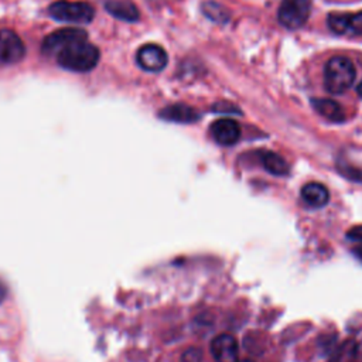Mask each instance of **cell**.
Here are the masks:
<instances>
[{"label":"cell","instance_id":"obj_1","mask_svg":"<svg viewBox=\"0 0 362 362\" xmlns=\"http://www.w3.org/2000/svg\"><path fill=\"white\" fill-rule=\"evenodd\" d=\"M356 76L354 62L344 55L329 58L324 66V86L332 95L344 93L351 88Z\"/></svg>","mask_w":362,"mask_h":362},{"label":"cell","instance_id":"obj_2","mask_svg":"<svg viewBox=\"0 0 362 362\" xmlns=\"http://www.w3.org/2000/svg\"><path fill=\"white\" fill-rule=\"evenodd\" d=\"M58 64L74 72H88L93 69L99 61V49L85 41L71 44L57 55Z\"/></svg>","mask_w":362,"mask_h":362},{"label":"cell","instance_id":"obj_3","mask_svg":"<svg viewBox=\"0 0 362 362\" xmlns=\"http://www.w3.org/2000/svg\"><path fill=\"white\" fill-rule=\"evenodd\" d=\"M48 14L58 21L85 24L92 21L95 10L90 4L83 1L58 0L48 7Z\"/></svg>","mask_w":362,"mask_h":362},{"label":"cell","instance_id":"obj_4","mask_svg":"<svg viewBox=\"0 0 362 362\" xmlns=\"http://www.w3.org/2000/svg\"><path fill=\"white\" fill-rule=\"evenodd\" d=\"M313 0H283L279 7V21L288 30H297L305 24L311 13Z\"/></svg>","mask_w":362,"mask_h":362},{"label":"cell","instance_id":"obj_5","mask_svg":"<svg viewBox=\"0 0 362 362\" xmlns=\"http://www.w3.org/2000/svg\"><path fill=\"white\" fill-rule=\"evenodd\" d=\"M88 37L86 31L82 28H61L45 37L41 49L45 55H58L64 48L71 44L85 41Z\"/></svg>","mask_w":362,"mask_h":362},{"label":"cell","instance_id":"obj_6","mask_svg":"<svg viewBox=\"0 0 362 362\" xmlns=\"http://www.w3.org/2000/svg\"><path fill=\"white\" fill-rule=\"evenodd\" d=\"M25 55V47L21 38L11 30H0V65H13Z\"/></svg>","mask_w":362,"mask_h":362},{"label":"cell","instance_id":"obj_7","mask_svg":"<svg viewBox=\"0 0 362 362\" xmlns=\"http://www.w3.org/2000/svg\"><path fill=\"white\" fill-rule=\"evenodd\" d=\"M329 30L338 35H362V11L358 13H331L327 17Z\"/></svg>","mask_w":362,"mask_h":362},{"label":"cell","instance_id":"obj_8","mask_svg":"<svg viewBox=\"0 0 362 362\" xmlns=\"http://www.w3.org/2000/svg\"><path fill=\"white\" fill-rule=\"evenodd\" d=\"M137 65L147 72H160L165 68L168 57L164 48L157 44H144L136 54Z\"/></svg>","mask_w":362,"mask_h":362},{"label":"cell","instance_id":"obj_9","mask_svg":"<svg viewBox=\"0 0 362 362\" xmlns=\"http://www.w3.org/2000/svg\"><path fill=\"white\" fill-rule=\"evenodd\" d=\"M211 134L221 146H232L240 137V126L233 119H218L211 124Z\"/></svg>","mask_w":362,"mask_h":362},{"label":"cell","instance_id":"obj_10","mask_svg":"<svg viewBox=\"0 0 362 362\" xmlns=\"http://www.w3.org/2000/svg\"><path fill=\"white\" fill-rule=\"evenodd\" d=\"M211 354L216 362H238V342L230 334H219L211 342Z\"/></svg>","mask_w":362,"mask_h":362},{"label":"cell","instance_id":"obj_11","mask_svg":"<svg viewBox=\"0 0 362 362\" xmlns=\"http://www.w3.org/2000/svg\"><path fill=\"white\" fill-rule=\"evenodd\" d=\"M160 117L167 122H175V123H192L199 119V113L184 103H175L170 105L160 112Z\"/></svg>","mask_w":362,"mask_h":362},{"label":"cell","instance_id":"obj_12","mask_svg":"<svg viewBox=\"0 0 362 362\" xmlns=\"http://www.w3.org/2000/svg\"><path fill=\"white\" fill-rule=\"evenodd\" d=\"M105 8L115 18L123 21H136L139 20V10L130 0H106Z\"/></svg>","mask_w":362,"mask_h":362},{"label":"cell","instance_id":"obj_13","mask_svg":"<svg viewBox=\"0 0 362 362\" xmlns=\"http://www.w3.org/2000/svg\"><path fill=\"white\" fill-rule=\"evenodd\" d=\"M301 198L304 199V202L307 205L320 208V206H324L325 204H328L329 192H328L327 187L321 182H307L301 188Z\"/></svg>","mask_w":362,"mask_h":362},{"label":"cell","instance_id":"obj_14","mask_svg":"<svg viewBox=\"0 0 362 362\" xmlns=\"http://www.w3.org/2000/svg\"><path fill=\"white\" fill-rule=\"evenodd\" d=\"M311 106L320 116L325 117L329 122L339 123L345 120V112L342 106L332 99H313Z\"/></svg>","mask_w":362,"mask_h":362},{"label":"cell","instance_id":"obj_15","mask_svg":"<svg viewBox=\"0 0 362 362\" xmlns=\"http://www.w3.org/2000/svg\"><path fill=\"white\" fill-rule=\"evenodd\" d=\"M262 165L266 171L274 175H287L290 171L288 163L274 151H264L260 154Z\"/></svg>","mask_w":362,"mask_h":362},{"label":"cell","instance_id":"obj_16","mask_svg":"<svg viewBox=\"0 0 362 362\" xmlns=\"http://www.w3.org/2000/svg\"><path fill=\"white\" fill-rule=\"evenodd\" d=\"M202 13L212 21L225 24L229 21V11L219 3L215 1H205L202 4Z\"/></svg>","mask_w":362,"mask_h":362},{"label":"cell","instance_id":"obj_17","mask_svg":"<svg viewBox=\"0 0 362 362\" xmlns=\"http://www.w3.org/2000/svg\"><path fill=\"white\" fill-rule=\"evenodd\" d=\"M182 362H202V351L195 346L185 349L182 354Z\"/></svg>","mask_w":362,"mask_h":362},{"label":"cell","instance_id":"obj_18","mask_svg":"<svg viewBox=\"0 0 362 362\" xmlns=\"http://www.w3.org/2000/svg\"><path fill=\"white\" fill-rule=\"evenodd\" d=\"M338 167V171L341 170V173L345 175V177H348V178H351V180H354V181H359V182H362V171L361 170H355L354 167H349V165H346V167H344V165H337Z\"/></svg>","mask_w":362,"mask_h":362},{"label":"cell","instance_id":"obj_19","mask_svg":"<svg viewBox=\"0 0 362 362\" xmlns=\"http://www.w3.org/2000/svg\"><path fill=\"white\" fill-rule=\"evenodd\" d=\"M346 238L354 240V242H359L362 243V225H356L354 228H351L348 232H346Z\"/></svg>","mask_w":362,"mask_h":362},{"label":"cell","instance_id":"obj_20","mask_svg":"<svg viewBox=\"0 0 362 362\" xmlns=\"http://www.w3.org/2000/svg\"><path fill=\"white\" fill-rule=\"evenodd\" d=\"M6 296H7V287L3 284V281L0 280V303L6 298Z\"/></svg>","mask_w":362,"mask_h":362},{"label":"cell","instance_id":"obj_21","mask_svg":"<svg viewBox=\"0 0 362 362\" xmlns=\"http://www.w3.org/2000/svg\"><path fill=\"white\" fill-rule=\"evenodd\" d=\"M352 252H354V255H355L359 260H362V246H356V247H354V249H352Z\"/></svg>","mask_w":362,"mask_h":362},{"label":"cell","instance_id":"obj_22","mask_svg":"<svg viewBox=\"0 0 362 362\" xmlns=\"http://www.w3.org/2000/svg\"><path fill=\"white\" fill-rule=\"evenodd\" d=\"M356 92H358L359 98H362V81H361V82H359V85L356 86Z\"/></svg>","mask_w":362,"mask_h":362},{"label":"cell","instance_id":"obj_23","mask_svg":"<svg viewBox=\"0 0 362 362\" xmlns=\"http://www.w3.org/2000/svg\"><path fill=\"white\" fill-rule=\"evenodd\" d=\"M240 362H253V361H250V359H243V361H240Z\"/></svg>","mask_w":362,"mask_h":362}]
</instances>
